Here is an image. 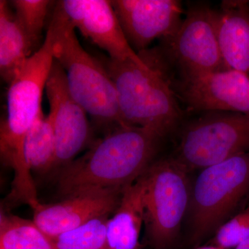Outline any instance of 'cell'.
I'll use <instances>...</instances> for the list:
<instances>
[{
  "label": "cell",
  "instance_id": "3957f363",
  "mask_svg": "<svg viewBox=\"0 0 249 249\" xmlns=\"http://www.w3.org/2000/svg\"><path fill=\"white\" fill-rule=\"evenodd\" d=\"M49 29L53 37L54 60L66 75L72 97L101 128L110 132L124 124L121 116L114 82L98 58L80 45L75 28L57 4Z\"/></svg>",
  "mask_w": 249,
  "mask_h": 249
},
{
  "label": "cell",
  "instance_id": "30bf717a",
  "mask_svg": "<svg viewBox=\"0 0 249 249\" xmlns=\"http://www.w3.org/2000/svg\"><path fill=\"white\" fill-rule=\"evenodd\" d=\"M56 4L72 26L106 51L109 58L121 61L131 60L139 66H147L129 45L111 1L62 0Z\"/></svg>",
  "mask_w": 249,
  "mask_h": 249
},
{
  "label": "cell",
  "instance_id": "d6986e66",
  "mask_svg": "<svg viewBox=\"0 0 249 249\" xmlns=\"http://www.w3.org/2000/svg\"><path fill=\"white\" fill-rule=\"evenodd\" d=\"M109 214L101 216L52 238L55 249H108Z\"/></svg>",
  "mask_w": 249,
  "mask_h": 249
},
{
  "label": "cell",
  "instance_id": "44dd1931",
  "mask_svg": "<svg viewBox=\"0 0 249 249\" xmlns=\"http://www.w3.org/2000/svg\"><path fill=\"white\" fill-rule=\"evenodd\" d=\"M249 239V208L232 216L214 234L211 245L234 249Z\"/></svg>",
  "mask_w": 249,
  "mask_h": 249
},
{
  "label": "cell",
  "instance_id": "e0dca14e",
  "mask_svg": "<svg viewBox=\"0 0 249 249\" xmlns=\"http://www.w3.org/2000/svg\"><path fill=\"white\" fill-rule=\"evenodd\" d=\"M24 157L31 172L45 174L54 170L56 144L52 114L41 111L24 141Z\"/></svg>",
  "mask_w": 249,
  "mask_h": 249
},
{
  "label": "cell",
  "instance_id": "52a82bcc",
  "mask_svg": "<svg viewBox=\"0 0 249 249\" xmlns=\"http://www.w3.org/2000/svg\"><path fill=\"white\" fill-rule=\"evenodd\" d=\"M249 153V114L209 111L190 121L173 157L189 172Z\"/></svg>",
  "mask_w": 249,
  "mask_h": 249
},
{
  "label": "cell",
  "instance_id": "ba28073f",
  "mask_svg": "<svg viewBox=\"0 0 249 249\" xmlns=\"http://www.w3.org/2000/svg\"><path fill=\"white\" fill-rule=\"evenodd\" d=\"M169 40L172 54L182 76L228 70L218 40L217 11L209 6L196 5L190 8Z\"/></svg>",
  "mask_w": 249,
  "mask_h": 249
},
{
  "label": "cell",
  "instance_id": "7a4b0ae2",
  "mask_svg": "<svg viewBox=\"0 0 249 249\" xmlns=\"http://www.w3.org/2000/svg\"><path fill=\"white\" fill-rule=\"evenodd\" d=\"M53 45V34L48 29L42 46L29 57L9 84L6 115L0 125L1 160L14 172L10 196L31 206L38 199L24 157V141L42 110V93L54 60Z\"/></svg>",
  "mask_w": 249,
  "mask_h": 249
},
{
  "label": "cell",
  "instance_id": "5b68a950",
  "mask_svg": "<svg viewBox=\"0 0 249 249\" xmlns=\"http://www.w3.org/2000/svg\"><path fill=\"white\" fill-rule=\"evenodd\" d=\"M249 194V153L241 154L201 170L188 207L189 240L199 245L232 216Z\"/></svg>",
  "mask_w": 249,
  "mask_h": 249
},
{
  "label": "cell",
  "instance_id": "277c9868",
  "mask_svg": "<svg viewBox=\"0 0 249 249\" xmlns=\"http://www.w3.org/2000/svg\"><path fill=\"white\" fill-rule=\"evenodd\" d=\"M111 77L124 124L152 131L160 139L178 127L181 111L169 82L147 64L98 58Z\"/></svg>",
  "mask_w": 249,
  "mask_h": 249
},
{
  "label": "cell",
  "instance_id": "5bb4252c",
  "mask_svg": "<svg viewBox=\"0 0 249 249\" xmlns=\"http://www.w3.org/2000/svg\"><path fill=\"white\" fill-rule=\"evenodd\" d=\"M217 31L228 70L249 74V1H222L217 11Z\"/></svg>",
  "mask_w": 249,
  "mask_h": 249
},
{
  "label": "cell",
  "instance_id": "ac0fdd59",
  "mask_svg": "<svg viewBox=\"0 0 249 249\" xmlns=\"http://www.w3.org/2000/svg\"><path fill=\"white\" fill-rule=\"evenodd\" d=\"M0 249H55L52 238L34 220L6 215L0 220Z\"/></svg>",
  "mask_w": 249,
  "mask_h": 249
},
{
  "label": "cell",
  "instance_id": "4fadbf2b",
  "mask_svg": "<svg viewBox=\"0 0 249 249\" xmlns=\"http://www.w3.org/2000/svg\"><path fill=\"white\" fill-rule=\"evenodd\" d=\"M124 189L91 190L66 196L55 204H39L34 222L51 238L76 229L94 218L114 213Z\"/></svg>",
  "mask_w": 249,
  "mask_h": 249
},
{
  "label": "cell",
  "instance_id": "9a60e30c",
  "mask_svg": "<svg viewBox=\"0 0 249 249\" xmlns=\"http://www.w3.org/2000/svg\"><path fill=\"white\" fill-rule=\"evenodd\" d=\"M145 171L124 190L119 207L108 219V249H142L139 238L145 221Z\"/></svg>",
  "mask_w": 249,
  "mask_h": 249
},
{
  "label": "cell",
  "instance_id": "ffe728a7",
  "mask_svg": "<svg viewBox=\"0 0 249 249\" xmlns=\"http://www.w3.org/2000/svg\"><path fill=\"white\" fill-rule=\"evenodd\" d=\"M9 4L34 49L40 44L52 1L48 0H13Z\"/></svg>",
  "mask_w": 249,
  "mask_h": 249
},
{
  "label": "cell",
  "instance_id": "6da1fadb",
  "mask_svg": "<svg viewBox=\"0 0 249 249\" xmlns=\"http://www.w3.org/2000/svg\"><path fill=\"white\" fill-rule=\"evenodd\" d=\"M160 139L136 126L112 129L85 155L58 170L59 194L65 198L91 190L125 189L152 164Z\"/></svg>",
  "mask_w": 249,
  "mask_h": 249
},
{
  "label": "cell",
  "instance_id": "9c48e42d",
  "mask_svg": "<svg viewBox=\"0 0 249 249\" xmlns=\"http://www.w3.org/2000/svg\"><path fill=\"white\" fill-rule=\"evenodd\" d=\"M45 90L53 116L56 144L54 170H59L73 161L91 143L92 132L88 114L72 97L65 72L56 60H53Z\"/></svg>",
  "mask_w": 249,
  "mask_h": 249
},
{
  "label": "cell",
  "instance_id": "8fae6325",
  "mask_svg": "<svg viewBox=\"0 0 249 249\" xmlns=\"http://www.w3.org/2000/svg\"><path fill=\"white\" fill-rule=\"evenodd\" d=\"M178 91L193 110L249 114V76L233 70L182 76Z\"/></svg>",
  "mask_w": 249,
  "mask_h": 249
},
{
  "label": "cell",
  "instance_id": "7c38bea8",
  "mask_svg": "<svg viewBox=\"0 0 249 249\" xmlns=\"http://www.w3.org/2000/svg\"><path fill=\"white\" fill-rule=\"evenodd\" d=\"M111 3L129 45L140 52L157 39L169 40L182 22V6L178 0H113Z\"/></svg>",
  "mask_w": 249,
  "mask_h": 249
},
{
  "label": "cell",
  "instance_id": "7402d4cb",
  "mask_svg": "<svg viewBox=\"0 0 249 249\" xmlns=\"http://www.w3.org/2000/svg\"><path fill=\"white\" fill-rule=\"evenodd\" d=\"M234 249H249V239L242 242V244L237 246V247Z\"/></svg>",
  "mask_w": 249,
  "mask_h": 249
},
{
  "label": "cell",
  "instance_id": "8992f818",
  "mask_svg": "<svg viewBox=\"0 0 249 249\" xmlns=\"http://www.w3.org/2000/svg\"><path fill=\"white\" fill-rule=\"evenodd\" d=\"M188 172L173 157L157 160L145 171V237L154 249H173L188 213Z\"/></svg>",
  "mask_w": 249,
  "mask_h": 249
},
{
  "label": "cell",
  "instance_id": "603a6c76",
  "mask_svg": "<svg viewBox=\"0 0 249 249\" xmlns=\"http://www.w3.org/2000/svg\"><path fill=\"white\" fill-rule=\"evenodd\" d=\"M194 249H222L220 247H218L217 246L213 245L202 246V247H197Z\"/></svg>",
  "mask_w": 249,
  "mask_h": 249
},
{
  "label": "cell",
  "instance_id": "2e32d148",
  "mask_svg": "<svg viewBox=\"0 0 249 249\" xmlns=\"http://www.w3.org/2000/svg\"><path fill=\"white\" fill-rule=\"evenodd\" d=\"M34 47L9 2L0 1V73L9 84L32 55Z\"/></svg>",
  "mask_w": 249,
  "mask_h": 249
}]
</instances>
